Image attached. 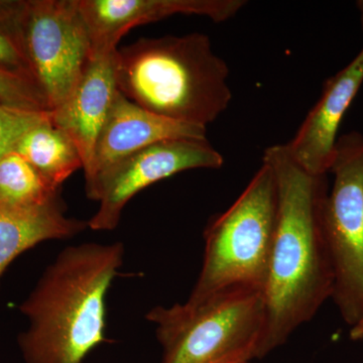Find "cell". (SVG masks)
<instances>
[{
	"instance_id": "obj_1",
	"label": "cell",
	"mask_w": 363,
	"mask_h": 363,
	"mask_svg": "<svg viewBox=\"0 0 363 363\" xmlns=\"http://www.w3.org/2000/svg\"><path fill=\"white\" fill-rule=\"evenodd\" d=\"M278 187V220L262 297L266 308L262 355L284 345L332 298L334 272L322 212L327 175H314L294 160L285 145L264 150Z\"/></svg>"
},
{
	"instance_id": "obj_2",
	"label": "cell",
	"mask_w": 363,
	"mask_h": 363,
	"mask_svg": "<svg viewBox=\"0 0 363 363\" xmlns=\"http://www.w3.org/2000/svg\"><path fill=\"white\" fill-rule=\"evenodd\" d=\"M121 242L66 247L20 306L28 319L18 347L26 363H82L106 340V298L123 267Z\"/></svg>"
},
{
	"instance_id": "obj_3",
	"label": "cell",
	"mask_w": 363,
	"mask_h": 363,
	"mask_svg": "<svg viewBox=\"0 0 363 363\" xmlns=\"http://www.w3.org/2000/svg\"><path fill=\"white\" fill-rule=\"evenodd\" d=\"M229 68L204 33L142 38L117 50V89L169 121L206 128L228 108Z\"/></svg>"
},
{
	"instance_id": "obj_4",
	"label": "cell",
	"mask_w": 363,
	"mask_h": 363,
	"mask_svg": "<svg viewBox=\"0 0 363 363\" xmlns=\"http://www.w3.org/2000/svg\"><path fill=\"white\" fill-rule=\"evenodd\" d=\"M162 347V363H250L264 358L262 293L233 288L199 302L157 306L147 315Z\"/></svg>"
},
{
	"instance_id": "obj_5",
	"label": "cell",
	"mask_w": 363,
	"mask_h": 363,
	"mask_svg": "<svg viewBox=\"0 0 363 363\" xmlns=\"http://www.w3.org/2000/svg\"><path fill=\"white\" fill-rule=\"evenodd\" d=\"M278 206L276 177L262 162L238 200L205 228L202 269L189 302L233 288L264 292Z\"/></svg>"
},
{
	"instance_id": "obj_6",
	"label": "cell",
	"mask_w": 363,
	"mask_h": 363,
	"mask_svg": "<svg viewBox=\"0 0 363 363\" xmlns=\"http://www.w3.org/2000/svg\"><path fill=\"white\" fill-rule=\"evenodd\" d=\"M329 173L334 182L322 222L334 272L331 298L351 328L363 318V133L339 136Z\"/></svg>"
},
{
	"instance_id": "obj_7",
	"label": "cell",
	"mask_w": 363,
	"mask_h": 363,
	"mask_svg": "<svg viewBox=\"0 0 363 363\" xmlns=\"http://www.w3.org/2000/svg\"><path fill=\"white\" fill-rule=\"evenodd\" d=\"M21 51L50 111L70 96L91 58L92 45L77 0H18Z\"/></svg>"
},
{
	"instance_id": "obj_8",
	"label": "cell",
	"mask_w": 363,
	"mask_h": 363,
	"mask_svg": "<svg viewBox=\"0 0 363 363\" xmlns=\"http://www.w3.org/2000/svg\"><path fill=\"white\" fill-rule=\"evenodd\" d=\"M223 156L207 138H179L145 147L117 162L86 193L99 202L88 228L111 231L121 221L125 205L145 188L188 169H219Z\"/></svg>"
},
{
	"instance_id": "obj_9",
	"label": "cell",
	"mask_w": 363,
	"mask_h": 363,
	"mask_svg": "<svg viewBox=\"0 0 363 363\" xmlns=\"http://www.w3.org/2000/svg\"><path fill=\"white\" fill-rule=\"evenodd\" d=\"M89 33L92 52L118 49L119 40L135 26L177 14L199 16L214 23L233 18L243 0H77Z\"/></svg>"
},
{
	"instance_id": "obj_10",
	"label": "cell",
	"mask_w": 363,
	"mask_h": 363,
	"mask_svg": "<svg viewBox=\"0 0 363 363\" xmlns=\"http://www.w3.org/2000/svg\"><path fill=\"white\" fill-rule=\"evenodd\" d=\"M206 138V128L169 121L138 106L117 91L98 136L89 166L84 169L85 191L117 162L164 140Z\"/></svg>"
},
{
	"instance_id": "obj_11",
	"label": "cell",
	"mask_w": 363,
	"mask_h": 363,
	"mask_svg": "<svg viewBox=\"0 0 363 363\" xmlns=\"http://www.w3.org/2000/svg\"><path fill=\"white\" fill-rule=\"evenodd\" d=\"M363 84V47L348 65L324 82L321 96L288 143L294 160L309 173L328 175L338 130Z\"/></svg>"
},
{
	"instance_id": "obj_12",
	"label": "cell",
	"mask_w": 363,
	"mask_h": 363,
	"mask_svg": "<svg viewBox=\"0 0 363 363\" xmlns=\"http://www.w3.org/2000/svg\"><path fill=\"white\" fill-rule=\"evenodd\" d=\"M117 50L94 52L80 80L59 108L52 112L55 125L65 131L89 166L102 126L117 91Z\"/></svg>"
},
{
	"instance_id": "obj_13",
	"label": "cell",
	"mask_w": 363,
	"mask_h": 363,
	"mask_svg": "<svg viewBox=\"0 0 363 363\" xmlns=\"http://www.w3.org/2000/svg\"><path fill=\"white\" fill-rule=\"evenodd\" d=\"M87 228V221L67 217L61 202L35 208L0 205V279L26 250L45 241L74 238Z\"/></svg>"
},
{
	"instance_id": "obj_14",
	"label": "cell",
	"mask_w": 363,
	"mask_h": 363,
	"mask_svg": "<svg viewBox=\"0 0 363 363\" xmlns=\"http://www.w3.org/2000/svg\"><path fill=\"white\" fill-rule=\"evenodd\" d=\"M13 150L58 188H61L69 177L84 167L80 152L70 136L52 123V112L48 121L26 131Z\"/></svg>"
},
{
	"instance_id": "obj_15",
	"label": "cell",
	"mask_w": 363,
	"mask_h": 363,
	"mask_svg": "<svg viewBox=\"0 0 363 363\" xmlns=\"http://www.w3.org/2000/svg\"><path fill=\"white\" fill-rule=\"evenodd\" d=\"M60 188L40 175L25 157L9 150L0 157V205L35 208L60 201Z\"/></svg>"
},
{
	"instance_id": "obj_16",
	"label": "cell",
	"mask_w": 363,
	"mask_h": 363,
	"mask_svg": "<svg viewBox=\"0 0 363 363\" xmlns=\"http://www.w3.org/2000/svg\"><path fill=\"white\" fill-rule=\"evenodd\" d=\"M16 7L18 0H0V69L25 76L33 82L30 67L21 51Z\"/></svg>"
},
{
	"instance_id": "obj_17",
	"label": "cell",
	"mask_w": 363,
	"mask_h": 363,
	"mask_svg": "<svg viewBox=\"0 0 363 363\" xmlns=\"http://www.w3.org/2000/svg\"><path fill=\"white\" fill-rule=\"evenodd\" d=\"M50 117L51 111H26L0 101V157L13 150L26 131Z\"/></svg>"
},
{
	"instance_id": "obj_18",
	"label": "cell",
	"mask_w": 363,
	"mask_h": 363,
	"mask_svg": "<svg viewBox=\"0 0 363 363\" xmlns=\"http://www.w3.org/2000/svg\"><path fill=\"white\" fill-rule=\"evenodd\" d=\"M0 101L26 109L50 111L47 100L30 79L0 69Z\"/></svg>"
},
{
	"instance_id": "obj_19",
	"label": "cell",
	"mask_w": 363,
	"mask_h": 363,
	"mask_svg": "<svg viewBox=\"0 0 363 363\" xmlns=\"http://www.w3.org/2000/svg\"><path fill=\"white\" fill-rule=\"evenodd\" d=\"M350 337L354 341L362 340V339H363V318L357 325L351 327Z\"/></svg>"
},
{
	"instance_id": "obj_20",
	"label": "cell",
	"mask_w": 363,
	"mask_h": 363,
	"mask_svg": "<svg viewBox=\"0 0 363 363\" xmlns=\"http://www.w3.org/2000/svg\"><path fill=\"white\" fill-rule=\"evenodd\" d=\"M357 6L360 13V21H362V26L363 30V0H359L357 2Z\"/></svg>"
},
{
	"instance_id": "obj_21",
	"label": "cell",
	"mask_w": 363,
	"mask_h": 363,
	"mask_svg": "<svg viewBox=\"0 0 363 363\" xmlns=\"http://www.w3.org/2000/svg\"><path fill=\"white\" fill-rule=\"evenodd\" d=\"M250 363H252V362H250Z\"/></svg>"
}]
</instances>
